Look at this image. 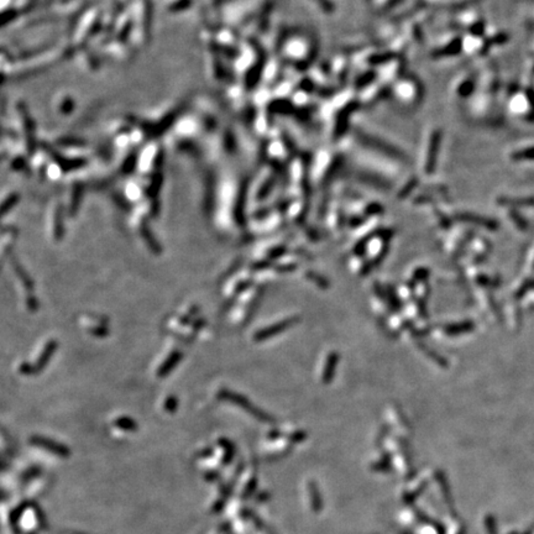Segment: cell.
<instances>
[{"label": "cell", "mask_w": 534, "mask_h": 534, "mask_svg": "<svg viewBox=\"0 0 534 534\" xmlns=\"http://www.w3.org/2000/svg\"><path fill=\"white\" fill-rule=\"evenodd\" d=\"M439 141H440V134L436 132L433 135V138H431L430 150H429V153H428L427 166H425L428 169V171H431L434 167V162H436V160H437V153H438V149H439Z\"/></svg>", "instance_id": "cell-1"}, {"label": "cell", "mask_w": 534, "mask_h": 534, "mask_svg": "<svg viewBox=\"0 0 534 534\" xmlns=\"http://www.w3.org/2000/svg\"><path fill=\"white\" fill-rule=\"evenodd\" d=\"M513 157H515L516 160H534V147L533 149L517 152L516 155H513Z\"/></svg>", "instance_id": "cell-2"}]
</instances>
